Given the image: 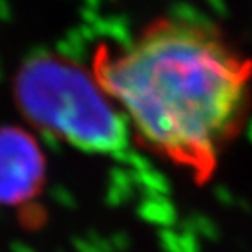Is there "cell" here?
Instances as JSON below:
<instances>
[{"mask_svg": "<svg viewBox=\"0 0 252 252\" xmlns=\"http://www.w3.org/2000/svg\"><path fill=\"white\" fill-rule=\"evenodd\" d=\"M16 98L40 128L84 151L112 153L128 130L93 72L63 56L28 60L16 75Z\"/></svg>", "mask_w": 252, "mask_h": 252, "instance_id": "obj_2", "label": "cell"}, {"mask_svg": "<svg viewBox=\"0 0 252 252\" xmlns=\"http://www.w3.org/2000/svg\"><path fill=\"white\" fill-rule=\"evenodd\" d=\"M91 72L142 146L196 182L214 175L251 109L252 60L200 18H156L126 44L100 46Z\"/></svg>", "mask_w": 252, "mask_h": 252, "instance_id": "obj_1", "label": "cell"}, {"mask_svg": "<svg viewBox=\"0 0 252 252\" xmlns=\"http://www.w3.org/2000/svg\"><path fill=\"white\" fill-rule=\"evenodd\" d=\"M40 173L39 153L23 135L0 133V200L16 201L35 188Z\"/></svg>", "mask_w": 252, "mask_h": 252, "instance_id": "obj_3", "label": "cell"}]
</instances>
